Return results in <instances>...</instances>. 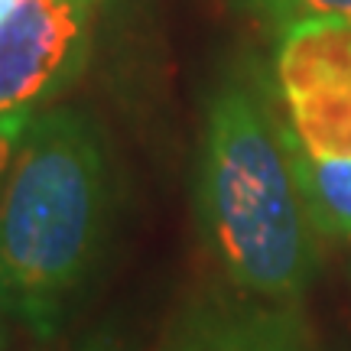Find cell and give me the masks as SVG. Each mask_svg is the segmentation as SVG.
<instances>
[{
    "label": "cell",
    "mask_w": 351,
    "mask_h": 351,
    "mask_svg": "<svg viewBox=\"0 0 351 351\" xmlns=\"http://www.w3.org/2000/svg\"><path fill=\"white\" fill-rule=\"evenodd\" d=\"M95 0H13L0 23V114L26 111L78 75Z\"/></svg>",
    "instance_id": "277c9868"
},
{
    "label": "cell",
    "mask_w": 351,
    "mask_h": 351,
    "mask_svg": "<svg viewBox=\"0 0 351 351\" xmlns=\"http://www.w3.org/2000/svg\"><path fill=\"white\" fill-rule=\"evenodd\" d=\"M296 186L319 234L351 241V160H328L300 150L287 134Z\"/></svg>",
    "instance_id": "8992f818"
},
{
    "label": "cell",
    "mask_w": 351,
    "mask_h": 351,
    "mask_svg": "<svg viewBox=\"0 0 351 351\" xmlns=\"http://www.w3.org/2000/svg\"><path fill=\"white\" fill-rule=\"evenodd\" d=\"M56 351H114V345L108 339H91L85 345H75V348H56Z\"/></svg>",
    "instance_id": "9c48e42d"
},
{
    "label": "cell",
    "mask_w": 351,
    "mask_h": 351,
    "mask_svg": "<svg viewBox=\"0 0 351 351\" xmlns=\"http://www.w3.org/2000/svg\"><path fill=\"white\" fill-rule=\"evenodd\" d=\"M287 134L300 150L351 160V16L289 26L276 56Z\"/></svg>",
    "instance_id": "3957f363"
},
{
    "label": "cell",
    "mask_w": 351,
    "mask_h": 351,
    "mask_svg": "<svg viewBox=\"0 0 351 351\" xmlns=\"http://www.w3.org/2000/svg\"><path fill=\"white\" fill-rule=\"evenodd\" d=\"M10 7H13V0H0V23H3V16L10 13Z\"/></svg>",
    "instance_id": "30bf717a"
},
{
    "label": "cell",
    "mask_w": 351,
    "mask_h": 351,
    "mask_svg": "<svg viewBox=\"0 0 351 351\" xmlns=\"http://www.w3.org/2000/svg\"><path fill=\"white\" fill-rule=\"evenodd\" d=\"M108 218L98 127L72 108L29 117L0 192V315L52 339L104 254Z\"/></svg>",
    "instance_id": "6da1fadb"
},
{
    "label": "cell",
    "mask_w": 351,
    "mask_h": 351,
    "mask_svg": "<svg viewBox=\"0 0 351 351\" xmlns=\"http://www.w3.org/2000/svg\"><path fill=\"white\" fill-rule=\"evenodd\" d=\"M26 124H29V114L26 111L0 114V192H3V182L10 176L13 160H16V150H20V140L26 134Z\"/></svg>",
    "instance_id": "ba28073f"
},
{
    "label": "cell",
    "mask_w": 351,
    "mask_h": 351,
    "mask_svg": "<svg viewBox=\"0 0 351 351\" xmlns=\"http://www.w3.org/2000/svg\"><path fill=\"white\" fill-rule=\"evenodd\" d=\"M195 205L215 261L244 296L296 302L309 289L319 231L296 186L287 127L241 82L208 104Z\"/></svg>",
    "instance_id": "7a4b0ae2"
},
{
    "label": "cell",
    "mask_w": 351,
    "mask_h": 351,
    "mask_svg": "<svg viewBox=\"0 0 351 351\" xmlns=\"http://www.w3.org/2000/svg\"><path fill=\"white\" fill-rule=\"evenodd\" d=\"M244 3L270 16L283 29L322 16H351V0H244Z\"/></svg>",
    "instance_id": "52a82bcc"
},
{
    "label": "cell",
    "mask_w": 351,
    "mask_h": 351,
    "mask_svg": "<svg viewBox=\"0 0 351 351\" xmlns=\"http://www.w3.org/2000/svg\"><path fill=\"white\" fill-rule=\"evenodd\" d=\"M0 345H3V335H0Z\"/></svg>",
    "instance_id": "8fae6325"
},
{
    "label": "cell",
    "mask_w": 351,
    "mask_h": 351,
    "mask_svg": "<svg viewBox=\"0 0 351 351\" xmlns=\"http://www.w3.org/2000/svg\"><path fill=\"white\" fill-rule=\"evenodd\" d=\"M160 351H313V339L293 302L212 293L176 315Z\"/></svg>",
    "instance_id": "5b68a950"
}]
</instances>
